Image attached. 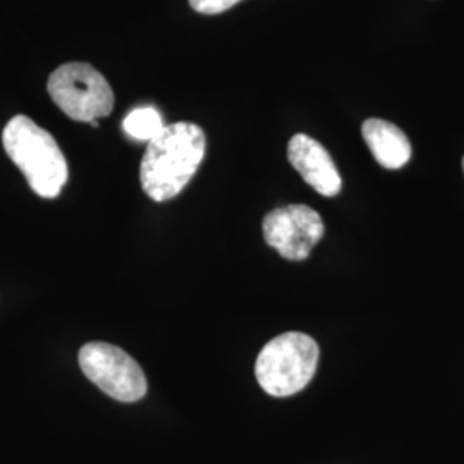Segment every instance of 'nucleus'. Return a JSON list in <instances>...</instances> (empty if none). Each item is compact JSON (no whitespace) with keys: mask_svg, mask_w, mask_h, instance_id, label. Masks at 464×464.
Listing matches in <instances>:
<instances>
[{"mask_svg":"<svg viewBox=\"0 0 464 464\" xmlns=\"http://www.w3.org/2000/svg\"><path fill=\"white\" fill-rule=\"evenodd\" d=\"M207 136L193 122H174L151 140L140 167L143 191L153 201L178 197L205 159Z\"/></svg>","mask_w":464,"mask_h":464,"instance_id":"1","label":"nucleus"},{"mask_svg":"<svg viewBox=\"0 0 464 464\" xmlns=\"http://www.w3.org/2000/svg\"><path fill=\"white\" fill-rule=\"evenodd\" d=\"M2 145L34 193L57 198L69 178L67 160L53 136L30 117H13L2 133Z\"/></svg>","mask_w":464,"mask_h":464,"instance_id":"2","label":"nucleus"},{"mask_svg":"<svg viewBox=\"0 0 464 464\" xmlns=\"http://www.w3.org/2000/svg\"><path fill=\"white\" fill-rule=\"evenodd\" d=\"M320 349L303 332H285L260 351L255 375L260 387L274 398H287L303 391L315 375Z\"/></svg>","mask_w":464,"mask_h":464,"instance_id":"3","label":"nucleus"},{"mask_svg":"<svg viewBox=\"0 0 464 464\" xmlns=\"http://www.w3.org/2000/svg\"><path fill=\"white\" fill-rule=\"evenodd\" d=\"M50 99L72 121L93 122L114 109V92L103 74L86 63L57 67L47 83Z\"/></svg>","mask_w":464,"mask_h":464,"instance_id":"4","label":"nucleus"},{"mask_svg":"<svg viewBox=\"0 0 464 464\" xmlns=\"http://www.w3.org/2000/svg\"><path fill=\"white\" fill-rule=\"evenodd\" d=\"M80 366L100 391L121 402H136L147 394V377L126 351L109 343H88L80 349Z\"/></svg>","mask_w":464,"mask_h":464,"instance_id":"5","label":"nucleus"},{"mask_svg":"<svg viewBox=\"0 0 464 464\" xmlns=\"http://www.w3.org/2000/svg\"><path fill=\"white\" fill-rule=\"evenodd\" d=\"M262 229L266 245L282 258L301 262L322 239L324 222L318 212L306 205H287L266 214Z\"/></svg>","mask_w":464,"mask_h":464,"instance_id":"6","label":"nucleus"},{"mask_svg":"<svg viewBox=\"0 0 464 464\" xmlns=\"http://www.w3.org/2000/svg\"><path fill=\"white\" fill-rule=\"evenodd\" d=\"M287 159L304 183L322 197H335L343 188V179L329 151L308 134H295L287 145Z\"/></svg>","mask_w":464,"mask_h":464,"instance_id":"7","label":"nucleus"},{"mask_svg":"<svg viewBox=\"0 0 464 464\" xmlns=\"http://www.w3.org/2000/svg\"><path fill=\"white\" fill-rule=\"evenodd\" d=\"M362 133L373 159L382 167L401 169L410 162L411 143L392 122L383 119H366Z\"/></svg>","mask_w":464,"mask_h":464,"instance_id":"8","label":"nucleus"},{"mask_svg":"<svg viewBox=\"0 0 464 464\" xmlns=\"http://www.w3.org/2000/svg\"><path fill=\"white\" fill-rule=\"evenodd\" d=\"M166 124L160 112L155 107H138L133 109L126 119L122 121V130L130 138L138 141L155 140L159 134L164 131Z\"/></svg>","mask_w":464,"mask_h":464,"instance_id":"9","label":"nucleus"},{"mask_svg":"<svg viewBox=\"0 0 464 464\" xmlns=\"http://www.w3.org/2000/svg\"><path fill=\"white\" fill-rule=\"evenodd\" d=\"M241 0H189L191 9L199 14H220Z\"/></svg>","mask_w":464,"mask_h":464,"instance_id":"10","label":"nucleus"},{"mask_svg":"<svg viewBox=\"0 0 464 464\" xmlns=\"http://www.w3.org/2000/svg\"><path fill=\"white\" fill-rule=\"evenodd\" d=\"M463 169H464V159H463Z\"/></svg>","mask_w":464,"mask_h":464,"instance_id":"11","label":"nucleus"}]
</instances>
